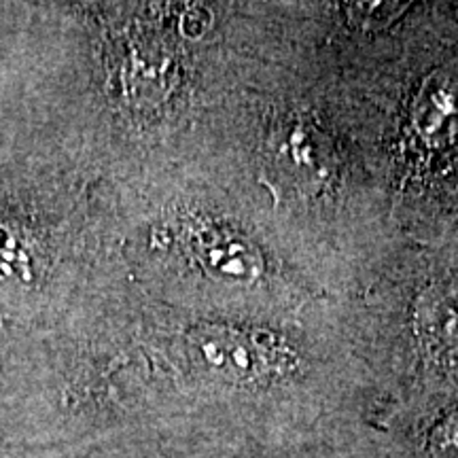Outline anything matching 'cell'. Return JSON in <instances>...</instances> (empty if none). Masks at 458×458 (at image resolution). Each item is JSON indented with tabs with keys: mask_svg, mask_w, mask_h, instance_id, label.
Segmentation results:
<instances>
[{
	"mask_svg": "<svg viewBox=\"0 0 458 458\" xmlns=\"http://www.w3.org/2000/svg\"><path fill=\"white\" fill-rule=\"evenodd\" d=\"M198 346L213 368L242 380L278 374L291 360L276 340L250 331L210 327L202 331Z\"/></svg>",
	"mask_w": 458,
	"mask_h": 458,
	"instance_id": "cell-1",
	"label": "cell"
},
{
	"mask_svg": "<svg viewBox=\"0 0 458 458\" xmlns=\"http://www.w3.org/2000/svg\"><path fill=\"white\" fill-rule=\"evenodd\" d=\"M196 249L206 266L221 272L223 276L253 278L259 274L261 259L255 255V250L249 249L244 240L232 238L229 233L210 232L208 227V232L198 238Z\"/></svg>",
	"mask_w": 458,
	"mask_h": 458,
	"instance_id": "cell-2",
	"label": "cell"
},
{
	"mask_svg": "<svg viewBox=\"0 0 458 458\" xmlns=\"http://www.w3.org/2000/svg\"><path fill=\"white\" fill-rule=\"evenodd\" d=\"M422 327L439 342H458V289H442L422 303Z\"/></svg>",
	"mask_w": 458,
	"mask_h": 458,
	"instance_id": "cell-3",
	"label": "cell"
},
{
	"mask_svg": "<svg viewBox=\"0 0 458 458\" xmlns=\"http://www.w3.org/2000/svg\"><path fill=\"white\" fill-rule=\"evenodd\" d=\"M435 445L439 452L450 456H458V414H454L444 422L437 435H435Z\"/></svg>",
	"mask_w": 458,
	"mask_h": 458,
	"instance_id": "cell-4",
	"label": "cell"
}]
</instances>
